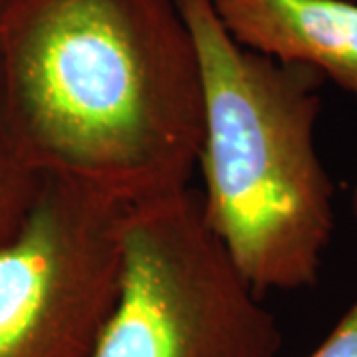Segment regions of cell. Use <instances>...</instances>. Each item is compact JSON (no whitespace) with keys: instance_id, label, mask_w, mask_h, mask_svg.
I'll return each mask as SVG.
<instances>
[{"instance_id":"obj_1","label":"cell","mask_w":357,"mask_h":357,"mask_svg":"<svg viewBox=\"0 0 357 357\" xmlns=\"http://www.w3.org/2000/svg\"><path fill=\"white\" fill-rule=\"evenodd\" d=\"M8 129L34 177L133 206L191 189L203 77L177 0H8Z\"/></svg>"},{"instance_id":"obj_2","label":"cell","mask_w":357,"mask_h":357,"mask_svg":"<svg viewBox=\"0 0 357 357\" xmlns=\"http://www.w3.org/2000/svg\"><path fill=\"white\" fill-rule=\"evenodd\" d=\"M203 77L206 227L260 298L316 286L335 227L316 128L324 76L238 44L211 0H177Z\"/></svg>"},{"instance_id":"obj_3","label":"cell","mask_w":357,"mask_h":357,"mask_svg":"<svg viewBox=\"0 0 357 357\" xmlns=\"http://www.w3.org/2000/svg\"><path fill=\"white\" fill-rule=\"evenodd\" d=\"M282 344L197 192L129 206L117 304L89 357H280Z\"/></svg>"},{"instance_id":"obj_4","label":"cell","mask_w":357,"mask_h":357,"mask_svg":"<svg viewBox=\"0 0 357 357\" xmlns=\"http://www.w3.org/2000/svg\"><path fill=\"white\" fill-rule=\"evenodd\" d=\"M128 204L38 177L0 243V357H89L117 304Z\"/></svg>"},{"instance_id":"obj_5","label":"cell","mask_w":357,"mask_h":357,"mask_svg":"<svg viewBox=\"0 0 357 357\" xmlns=\"http://www.w3.org/2000/svg\"><path fill=\"white\" fill-rule=\"evenodd\" d=\"M229 34L357 98V0H211Z\"/></svg>"},{"instance_id":"obj_6","label":"cell","mask_w":357,"mask_h":357,"mask_svg":"<svg viewBox=\"0 0 357 357\" xmlns=\"http://www.w3.org/2000/svg\"><path fill=\"white\" fill-rule=\"evenodd\" d=\"M8 0H0V16ZM38 178L20 161L14 149L2 79V56H0V243L13 238L34 199Z\"/></svg>"},{"instance_id":"obj_7","label":"cell","mask_w":357,"mask_h":357,"mask_svg":"<svg viewBox=\"0 0 357 357\" xmlns=\"http://www.w3.org/2000/svg\"><path fill=\"white\" fill-rule=\"evenodd\" d=\"M307 357H357V300Z\"/></svg>"},{"instance_id":"obj_8","label":"cell","mask_w":357,"mask_h":357,"mask_svg":"<svg viewBox=\"0 0 357 357\" xmlns=\"http://www.w3.org/2000/svg\"><path fill=\"white\" fill-rule=\"evenodd\" d=\"M351 211H354V217L357 218V183L354 187V192H351Z\"/></svg>"}]
</instances>
